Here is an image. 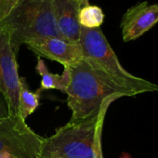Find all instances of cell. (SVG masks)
Wrapping results in <instances>:
<instances>
[{
    "label": "cell",
    "mask_w": 158,
    "mask_h": 158,
    "mask_svg": "<svg viewBox=\"0 0 158 158\" xmlns=\"http://www.w3.org/2000/svg\"><path fill=\"white\" fill-rule=\"evenodd\" d=\"M69 82L66 89L67 105L72 112L70 121H83L100 114L103 109L122 97H133L132 93L102 78L84 60L66 66Z\"/></svg>",
    "instance_id": "cell-1"
},
{
    "label": "cell",
    "mask_w": 158,
    "mask_h": 158,
    "mask_svg": "<svg viewBox=\"0 0 158 158\" xmlns=\"http://www.w3.org/2000/svg\"><path fill=\"white\" fill-rule=\"evenodd\" d=\"M107 110L59 127L44 139L40 158H103L102 134Z\"/></svg>",
    "instance_id": "cell-2"
},
{
    "label": "cell",
    "mask_w": 158,
    "mask_h": 158,
    "mask_svg": "<svg viewBox=\"0 0 158 158\" xmlns=\"http://www.w3.org/2000/svg\"><path fill=\"white\" fill-rule=\"evenodd\" d=\"M79 45L83 59L102 78L129 91L133 96L158 91L157 85L131 74L121 65L101 28L81 27Z\"/></svg>",
    "instance_id": "cell-3"
},
{
    "label": "cell",
    "mask_w": 158,
    "mask_h": 158,
    "mask_svg": "<svg viewBox=\"0 0 158 158\" xmlns=\"http://www.w3.org/2000/svg\"><path fill=\"white\" fill-rule=\"evenodd\" d=\"M0 25L8 30L16 54L20 47L30 40L48 36L62 38L55 24L52 0H19Z\"/></svg>",
    "instance_id": "cell-4"
},
{
    "label": "cell",
    "mask_w": 158,
    "mask_h": 158,
    "mask_svg": "<svg viewBox=\"0 0 158 158\" xmlns=\"http://www.w3.org/2000/svg\"><path fill=\"white\" fill-rule=\"evenodd\" d=\"M44 139L21 115L9 114L0 119V152L17 158H40Z\"/></svg>",
    "instance_id": "cell-5"
},
{
    "label": "cell",
    "mask_w": 158,
    "mask_h": 158,
    "mask_svg": "<svg viewBox=\"0 0 158 158\" xmlns=\"http://www.w3.org/2000/svg\"><path fill=\"white\" fill-rule=\"evenodd\" d=\"M16 55L8 30L0 25V93L7 102L10 115H20L21 78L18 73Z\"/></svg>",
    "instance_id": "cell-6"
},
{
    "label": "cell",
    "mask_w": 158,
    "mask_h": 158,
    "mask_svg": "<svg viewBox=\"0 0 158 158\" xmlns=\"http://www.w3.org/2000/svg\"><path fill=\"white\" fill-rule=\"evenodd\" d=\"M28 48L38 57H43L63 65L70 66L83 59L79 43L67 41L60 37H43L28 41Z\"/></svg>",
    "instance_id": "cell-7"
},
{
    "label": "cell",
    "mask_w": 158,
    "mask_h": 158,
    "mask_svg": "<svg viewBox=\"0 0 158 158\" xmlns=\"http://www.w3.org/2000/svg\"><path fill=\"white\" fill-rule=\"evenodd\" d=\"M158 23V4L139 2L123 15L120 27L124 42L138 39Z\"/></svg>",
    "instance_id": "cell-8"
},
{
    "label": "cell",
    "mask_w": 158,
    "mask_h": 158,
    "mask_svg": "<svg viewBox=\"0 0 158 158\" xmlns=\"http://www.w3.org/2000/svg\"><path fill=\"white\" fill-rule=\"evenodd\" d=\"M80 10L79 0H52L56 27L60 36L67 41L79 43L81 26L78 15Z\"/></svg>",
    "instance_id": "cell-9"
},
{
    "label": "cell",
    "mask_w": 158,
    "mask_h": 158,
    "mask_svg": "<svg viewBox=\"0 0 158 158\" xmlns=\"http://www.w3.org/2000/svg\"><path fill=\"white\" fill-rule=\"evenodd\" d=\"M36 72L41 75V87L38 91L57 89L61 92H66L68 82H69V72L67 67H64L63 73L61 74L50 73L45 62L39 58L36 64Z\"/></svg>",
    "instance_id": "cell-10"
},
{
    "label": "cell",
    "mask_w": 158,
    "mask_h": 158,
    "mask_svg": "<svg viewBox=\"0 0 158 158\" xmlns=\"http://www.w3.org/2000/svg\"><path fill=\"white\" fill-rule=\"evenodd\" d=\"M40 91H31L24 78H21V88L19 94V111L20 115L26 119L39 106Z\"/></svg>",
    "instance_id": "cell-11"
},
{
    "label": "cell",
    "mask_w": 158,
    "mask_h": 158,
    "mask_svg": "<svg viewBox=\"0 0 158 158\" xmlns=\"http://www.w3.org/2000/svg\"><path fill=\"white\" fill-rule=\"evenodd\" d=\"M78 21L79 24L83 28H100L104 22V13L100 7L89 4L81 8L78 15Z\"/></svg>",
    "instance_id": "cell-12"
},
{
    "label": "cell",
    "mask_w": 158,
    "mask_h": 158,
    "mask_svg": "<svg viewBox=\"0 0 158 158\" xmlns=\"http://www.w3.org/2000/svg\"><path fill=\"white\" fill-rule=\"evenodd\" d=\"M19 0H0V23H2L12 12Z\"/></svg>",
    "instance_id": "cell-13"
},
{
    "label": "cell",
    "mask_w": 158,
    "mask_h": 158,
    "mask_svg": "<svg viewBox=\"0 0 158 158\" xmlns=\"http://www.w3.org/2000/svg\"><path fill=\"white\" fill-rule=\"evenodd\" d=\"M9 115V110L7 102L3 97V95L0 93V119H2Z\"/></svg>",
    "instance_id": "cell-14"
},
{
    "label": "cell",
    "mask_w": 158,
    "mask_h": 158,
    "mask_svg": "<svg viewBox=\"0 0 158 158\" xmlns=\"http://www.w3.org/2000/svg\"><path fill=\"white\" fill-rule=\"evenodd\" d=\"M0 158H17V157L7 152H0Z\"/></svg>",
    "instance_id": "cell-15"
},
{
    "label": "cell",
    "mask_w": 158,
    "mask_h": 158,
    "mask_svg": "<svg viewBox=\"0 0 158 158\" xmlns=\"http://www.w3.org/2000/svg\"><path fill=\"white\" fill-rule=\"evenodd\" d=\"M79 3H80L81 8H83L89 5V0H79Z\"/></svg>",
    "instance_id": "cell-16"
}]
</instances>
